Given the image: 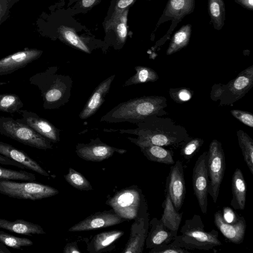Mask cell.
Segmentation results:
<instances>
[{"mask_svg":"<svg viewBox=\"0 0 253 253\" xmlns=\"http://www.w3.org/2000/svg\"><path fill=\"white\" fill-rule=\"evenodd\" d=\"M18 113L22 118L16 119L17 121L28 125L51 142L57 143L60 141V130L49 121L36 113L26 110L20 109Z\"/></svg>","mask_w":253,"mask_h":253,"instance_id":"cell-15","label":"cell"},{"mask_svg":"<svg viewBox=\"0 0 253 253\" xmlns=\"http://www.w3.org/2000/svg\"><path fill=\"white\" fill-rule=\"evenodd\" d=\"M208 151L198 158L193 169L192 183L194 194L204 214L207 212L209 177L207 170Z\"/></svg>","mask_w":253,"mask_h":253,"instance_id":"cell-11","label":"cell"},{"mask_svg":"<svg viewBox=\"0 0 253 253\" xmlns=\"http://www.w3.org/2000/svg\"><path fill=\"white\" fill-rule=\"evenodd\" d=\"M138 146L146 158L151 161L167 165H173L175 163L173 153L171 150L150 144H142Z\"/></svg>","mask_w":253,"mask_h":253,"instance_id":"cell-26","label":"cell"},{"mask_svg":"<svg viewBox=\"0 0 253 253\" xmlns=\"http://www.w3.org/2000/svg\"><path fill=\"white\" fill-rule=\"evenodd\" d=\"M0 253H11L4 245L0 242Z\"/></svg>","mask_w":253,"mask_h":253,"instance_id":"cell-48","label":"cell"},{"mask_svg":"<svg viewBox=\"0 0 253 253\" xmlns=\"http://www.w3.org/2000/svg\"><path fill=\"white\" fill-rule=\"evenodd\" d=\"M135 0H119L116 4L115 10L120 12L134 2Z\"/></svg>","mask_w":253,"mask_h":253,"instance_id":"cell-44","label":"cell"},{"mask_svg":"<svg viewBox=\"0 0 253 253\" xmlns=\"http://www.w3.org/2000/svg\"><path fill=\"white\" fill-rule=\"evenodd\" d=\"M126 15V11L123 13L121 17L119 18V20L117 22L115 26L117 35L122 42L125 41L127 36Z\"/></svg>","mask_w":253,"mask_h":253,"instance_id":"cell-40","label":"cell"},{"mask_svg":"<svg viewBox=\"0 0 253 253\" xmlns=\"http://www.w3.org/2000/svg\"><path fill=\"white\" fill-rule=\"evenodd\" d=\"M226 168L224 152L221 143L216 139L211 142L208 151V194L216 203Z\"/></svg>","mask_w":253,"mask_h":253,"instance_id":"cell-9","label":"cell"},{"mask_svg":"<svg viewBox=\"0 0 253 253\" xmlns=\"http://www.w3.org/2000/svg\"><path fill=\"white\" fill-rule=\"evenodd\" d=\"M126 219L117 214L113 209L97 212L86 217L69 228L70 232L88 231L119 224Z\"/></svg>","mask_w":253,"mask_h":253,"instance_id":"cell-14","label":"cell"},{"mask_svg":"<svg viewBox=\"0 0 253 253\" xmlns=\"http://www.w3.org/2000/svg\"><path fill=\"white\" fill-rule=\"evenodd\" d=\"M0 134L39 149H52L51 142L28 125L11 117H0Z\"/></svg>","mask_w":253,"mask_h":253,"instance_id":"cell-7","label":"cell"},{"mask_svg":"<svg viewBox=\"0 0 253 253\" xmlns=\"http://www.w3.org/2000/svg\"><path fill=\"white\" fill-rule=\"evenodd\" d=\"M0 164L2 165H9L12 166H15L22 169H25V167H23L20 164L16 162L5 156H3L0 154Z\"/></svg>","mask_w":253,"mask_h":253,"instance_id":"cell-43","label":"cell"},{"mask_svg":"<svg viewBox=\"0 0 253 253\" xmlns=\"http://www.w3.org/2000/svg\"><path fill=\"white\" fill-rule=\"evenodd\" d=\"M115 77V75H113L108 77L95 88L79 114L81 119L85 120L91 117L99 109L105 101Z\"/></svg>","mask_w":253,"mask_h":253,"instance_id":"cell-20","label":"cell"},{"mask_svg":"<svg viewBox=\"0 0 253 253\" xmlns=\"http://www.w3.org/2000/svg\"><path fill=\"white\" fill-rule=\"evenodd\" d=\"M96 0H82L81 4L83 7L87 8L92 5Z\"/></svg>","mask_w":253,"mask_h":253,"instance_id":"cell-47","label":"cell"},{"mask_svg":"<svg viewBox=\"0 0 253 253\" xmlns=\"http://www.w3.org/2000/svg\"><path fill=\"white\" fill-rule=\"evenodd\" d=\"M237 3L240 4L244 8L253 11V0H234Z\"/></svg>","mask_w":253,"mask_h":253,"instance_id":"cell-46","label":"cell"},{"mask_svg":"<svg viewBox=\"0 0 253 253\" xmlns=\"http://www.w3.org/2000/svg\"><path fill=\"white\" fill-rule=\"evenodd\" d=\"M204 142L202 138L191 137L181 145V156L185 160H190L199 151Z\"/></svg>","mask_w":253,"mask_h":253,"instance_id":"cell-36","label":"cell"},{"mask_svg":"<svg viewBox=\"0 0 253 253\" xmlns=\"http://www.w3.org/2000/svg\"><path fill=\"white\" fill-rule=\"evenodd\" d=\"M232 198L230 205L234 210H243L245 207L247 186L241 170L237 168L232 175Z\"/></svg>","mask_w":253,"mask_h":253,"instance_id":"cell-23","label":"cell"},{"mask_svg":"<svg viewBox=\"0 0 253 253\" xmlns=\"http://www.w3.org/2000/svg\"><path fill=\"white\" fill-rule=\"evenodd\" d=\"M124 234L121 230L102 232L95 235L87 244V251L90 253H99L114 249L113 243Z\"/></svg>","mask_w":253,"mask_h":253,"instance_id":"cell-22","label":"cell"},{"mask_svg":"<svg viewBox=\"0 0 253 253\" xmlns=\"http://www.w3.org/2000/svg\"><path fill=\"white\" fill-rule=\"evenodd\" d=\"M0 242L6 246L20 249L22 247L31 246L33 242L27 238L16 237L0 230Z\"/></svg>","mask_w":253,"mask_h":253,"instance_id":"cell-35","label":"cell"},{"mask_svg":"<svg viewBox=\"0 0 253 253\" xmlns=\"http://www.w3.org/2000/svg\"><path fill=\"white\" fill-rule=\"evenodd\" d=\"M42 52L40 49L26 48L1 58L0 59V77L11 74L25 67L39 59Z\"/></svg>","mask_w":253,"mask_h":253,"instance_id":"cell-16","label":"cell"},{"mask_svg":"<svg viewBox=\"0 0 253 253\" xmlns=\"http://www.w3.org/2000/svg\"><path fill=\"white\" fill-rule=\"evenodd\" d=\"M0 228L30 236L45 234V232L40 225L23 219L9 221L0 218Z\"/></svg>","mask_w":253,"mask_h":253,"instance_id":"cell-24","label":"cell"},{"mask_svg":"<svg viewBox=\"0 0 253 253\" xmlns=\"http://www.w3.org/2000/svg\"><path fill=\"white\" fill-rule=\"evenodd\" d=\"M106 204L112 207L119 216L126 220L134 219L148 212L145 197L141 190L135 185L118 191L108 198Z\"/></svg>","mask_w":253,"mask_h":253,"instance_id":"cell-5","label":"cell"},{"mask_svg":"<svg viewBox=\"0 0 253 253\" xmlns=\"http://www.w3.org/2000/svg\"><path fill=\"white\" fill-rule=\"evenodd\" d=\"M149 225V213L134 219L130 228L129 239L123 253H142L144 249Z\"/></svg>","mask_w":253,"mask_h":253,"instance_id":"cell-17","label":"cell"},{"mask_svg":"<svg viewBox=\"0 0 253 253\" xmlns=\"http://www.w3.org/2000/svg\"><path fill=\"white\" fill-rule=\"evenodd\" d=\"M174 240L181 247L188 250L210 251L222 245L217 231L205 230L202 218L197 214L185 221Z\"/></svg>","mask_w":253,"mask_h":253,"instance_id":"cell-4","label":"cell"},{"mask_svg":"<svg viewBox=\"0 0 253 253\" xmlns=\"http://www.w3.org/2000/svg\"><path fill=\"white\" fill-rule=\"evenodd\" d=\"M208 9L211 23L216 30H220L225 24V4L223 0H208Z\"/></svg>","mask_w":253,"mask_h":253,"instance_id":"cell-28","label":"cell"},{"mask_svg":"<svg viewBox=\"0 0 253 253\" xmlns=\"http://www.w3.org/2000/svg\"><path fill=\"white\" fill-rule=\"evenodd\" d=\"M126 150L111 146L103 142L99 138L90 139L88 143H78L76 153L81 159L91 162H101L108 159L115 153L124 154Z\"/></svg>","mask_w":253,"mask_h":253,"instance_id":"cell-12","label":"cell"},{"mask_svg":"<svg viewBox=\"0 0 253 253\" xmlns=\"http://www.w3.org/2000/svg\"><path fill=\"white\" fill-rule=\"evenodd\" d=\"M193 94V92L191 89L185 87L169 89L170 98L176 103H181L189 101Z\"/></svg>","mask_w":253,"mask_h":253,"instance_id":"cell-38","label":"cell"},{"mask_svg":"<svg viewBox=\"0 0 253 253\" xmlns=\"http://www.w3.org/2000/svg\"><path fill=\"white\" fill-rule=\"evenodd\" d=\"M148 0L150 1V0Z\"/></svg>","mask_w":253,"mask_h":253,"instance_id":"cell-49","label":"cell"},{"mask_svg":"<svg viewBox=\"0 0 253 253\" xmlns=\"http://www.w3.org/2000/svg\"><path fill=\"white\" fill-rule=\"evenodd\" d=\"M167 182V192L175 210L179 211L182 207L186 194L183 167L180 161H176L171 167Z\"/></svg>","mask_w":253,"mask_h":253,"instance_id":"cell-13","label":"cell"},{"mask_svg":"<svg viewBox=\"0 0 253 253\" xmlns=\"http://www.w3.org/2000/svg\"><path fill=\"white\" fill-rule=\"evenodd\" d=\"M237 136L244 161L253 174V140L242 129L237 131Z\"/></svg>","mask_w":253,"mask_h":253,"instance_id":"cell-30","label":"cell"},{"mask_svg":"<svg viewBox=\"0 0 253 253\" xmlns=\"http://www.w3.org/2000/svg\"><path fill=\"white\" fill-rule=\"evenodd\" d=\"M66 181L73 187L82 191H90L92 187L89 181L80 172L70 168L64 175Z\"/></svg>","mask_w":253,"mask_h":253,"instance_id":"cell-33","label":"cell"},{"mask_svg":"<svg viewBox=\"0 0 253 253\" xmlns=\"http://www.w3.org/2000/svg\"><path fill=\"white\" fill-rule=\"evenodd\" d=\"M0 193L10 198L36 201L55 196L59 191L49 185L34 181L20 182L0 179Z\"/></svg>","mask_w":253,"mask_h":253,"instance_id":"cell-8","label":"cell"},{"mask_svg":"<svg viewBox=\"0 0 253 253\" xmlns=\"http://www.w3.org/2000/svg\"><path fill=\"white\" fill-rule=\"evenodd\" d=\"M253 86V65H251L226 84H213L210 98L213 101L219 100V106H232L243 97Z\"/></svg>","mask_w":253,"mask_h":253,"instance_id":"cell-6","label":"cell"},{"mask_svg":"<svg viewBox=\"0 0 253 253\" xmlns=\"http://www.w3.org/2000/svg\"><path fill=\"white\" fill-rule=\"evenodd\" d=\"M221 211L224 220L229 223H235L240 216L231 208L228 207H224Z\"/></svg>","mask_w":253,"mask_h":253,"instance_id":"cell-41","label":"cell"},{"mask_svg":"<svg viewBox=\"0 0 253 253\" xmlns=\"http://www.w3.org/2000/svg\"><path fill=\"white\" fill-rule=\"evenodd\" d=\"M195 6V0H168L155 30L165 22L170 21L171 24L166 34L156 43L155 48L163 45L170 38L177 25L186 16L194 12Z\"/></svg>","mask_w":253,"mask_h":253,"instance_id":"cell-10","label":"cell"},{"mask_svg":"<svg viewBox=\"0 0 253 253\" xmlns=\"http://www.w3.org/2000/svg\"><path fill=\"white\" fill-rule=\"evenodd\" d=\"M0 164V179L25 181H34L36 175L31 172L23 170L6 169Z\"/></svg>","mask_w":253,"mask_h":253,"instance_id":"cell-34","label":"cell"},{"mask_svg":"<svg viewBox=\"0 0 253 253\" xmlns=\"http://www.w3.org/2000/svg\"><path fill=\"white\" fill-rule=\"evenodd\" d=\"M59 32L64 40L69 44L85 53H90L88 46L72 29L61 26L59 28Z\"/></svg>","mask_w":253,"mask_h":253,"instance_id":"cell-32","label":"cell"},{"mask_svg":"<svg viewBox=\"0 0 253 253\" xmlns=\"http://www.w3.org/2000/svg\"><path fill=\"white\" fill-rule=\"evenodd\" d=\"M230 113L235 118L244 125L251 128L253 127V115L251 112L233 109L230 111Z\"/></svg>","mask_w":253,"mask_h":253,"instance_id":"cell-39","label":"cell"},{"mask_svg":"<svg viewBox=\"0 0 253 253\" xmlns=\"http://www.w3.org/2000/svg\"><path fill=\"white\" fill-rule=\"evenodd\" d=\"M24 106L19 96L13 93L0 94V111L13 114Z\"/></svg>","mask_w":253,"mask_h":253,"instance_id":"cell-31","label":"cell"},{"mask_svg":"<svg viewBox=\"0 0 253 253\" xmlns=\"http://www.w3.org/2000/svg\"><path fill=\"white\" fill-rule=\"evenodd\" d=\"M135 74L126 80L123 86L138 84L148 82H155L159 77L157 73L151 68L144 66L134 67Z\"/></svg>","mask_w":253,"mask_h":253,"instance_id":"cell-29","label":"cell"},{"mask_svg":"<svg viewBox=\"0 0 253 253\" xmlns=\"http://www.w3.org/2000/svg\"><path fill=\"white\" fill-rule=\"evenodd\" d=\"M167 100L162 96H144L123 102L103 116L100 122L137 124L152 116L168 114Z\"/></svg>","mask_w":253,"mask_h":253,"instance_id":"cell-2","label":"cell"},{"mask_svg":"<svg viewBox=\"0 0 253 253\" xmlns=\"http://www.w3.org/2000/svg\"><path fill=\"white\" fill-rule=\"evenodd\" d=\"M175 238L171 232L163 223L161 219L154 217L149 221V229L145 244L147 249L169 244Z\"/></svg>","mask_w":253,"mask_h":253,"instance_id":"cell-21","label":"cell"},{"mask_svg":"<svg viewBox=\"0 0 253 253\" xmlns=\"http://www.w3.org/2000/svg\"><path fill=\"white\" fill-rule=\"evenodd\" d=\"M191 33V24L183 25L172 37L166 51V54L170 55L187 46L189 42Z\"/></svg>","mask_w":253,"mask_h":253,"instance_id":"cell-27","label":"cell"},{"mask_svg":"<svg viewBox=\"0 0 253 253\" xmlns=\"http://www.w3.org/2000/svg\"><path fill=\"white\" fill-rule=\"evenodd\" d=\"M12 0H0V24L8 15Z\"/></svg>","mask_w":253,"mask_h":253,"instance_id":"cell-42","label":"cell"},{"mask_svg":"<svg viewBox=\"0 0 253 253\" xmlns=\"http://www.w3.org/2000/svg\"><path fill=\"white\" fill-rule=\"evenodd\" d=\"M0 154L20 164L26 169L44 176H49V174L37 161L24 151L9 144L0 141Z\"/></svg>","mask_w":253,"mask_h":253,"instance_id":"cell-19","label":"cell"},{"mask_svg":"<svg viewBox=\"0 0 253 253\" xmlns=\"http://www.w3.org/2000/svg\"><path fill=\"white\" fill-rule=\"evenodd\" d=\"M182 212L177 211L167 192L164 201V211L161 218L163 224L175 237L182 218Z\"/></svg>","mask_w":253,"mask_h":253,"instance_id":"cell-25","label":"cell"},{"mask_svg":"<svg viewBox=\"0 0 253 253\" xmlns=\"http://www.w3.org/2000/svg\"><path fill=\"white\" fill-rule=\"evenodd\" d=\"M163 116L152 115L136 124L137 127L132 129H118L121 133H129L137 138L128 137L137 146L150 144L162 147L178 148L191 136L186 129L176 124L171 119Z\"/></svg>","mask_w":253,"mask_h":253,"instance_id":"cell-1","label":"cell"},{"mask_svg":"<svg viewBox=\"0 0 253 253\" xmlns=\"http://www.w3.org/2000/svg\"><path fill=\"white\" fill-rule=\"evenodd\" d=\"M57 66L49 67L44 71L36 73L29 78L31 84L37 86L41 92L45 109L60 108L69 101L73 85L72 78L58 74Z\"/></svg>","mask_w":253,"mask_h":253,"instance_id":"cell-3","label":"cell"},{"mask_svg":"<svg viewBox=\"0 0 253 253\" xmlns=\"http://www.w3.org/2000/svg\"><path fill=\"white\" fill-rule=\"evenodd\" d=\"M214 223L229 242L236 244L243 242L246 230V222L243 216H240L235 223H229L224 220L222 211L219 210L214 214Z\"/></svg>","mask_w":253,"mask_h":253,"instance_id":"cell-18","label":"cell"},{"mask_svg":"<svg viewBox=\"0 0 253 253\" xmlns=\"http://www.w3.org/2000/svg\"><path fill=\"white\" fill-rule=\"evenodd\" d=\"M150 253H189L190 252L181 247L177 242L173 240L169 244L156 247L149 252Z\"/></svg>","mask_w":253,"mask_h":253,"instance_id":"cell-37","label":"cell"},{"mask_svg":"<svg viewBox=\"0 0 253 253\" xmlns=\"http://www.w3.org/2000/svg\"><path fill=\"white\" fill-rule=\"evenodd\" d=\"M64 253H81L76 242L68 243L63 250Z\"/></svg>","mask_w":253,"mask_h":253,"instance_id":"cell-45","label":"cell"}]
</instances>
